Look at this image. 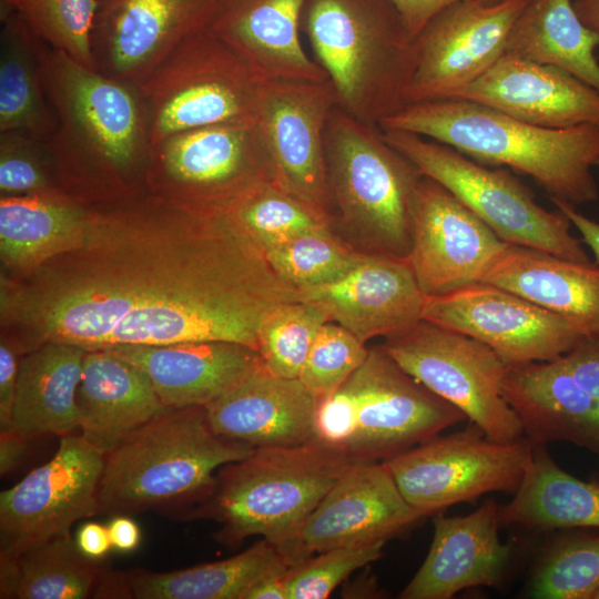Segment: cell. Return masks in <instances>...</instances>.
Here are the masks:
<instances>
[{"mask_svg":"<svg viewBox=\"0 0 599 599\" xmlns=\"http://www.w3.org/2000/svg\"><path fill=\"white\" fill-rule=\"evenodd\" d=\"M599 589V535L555 542L536 567L528 593L537 599H593Z\"/></svg>","mask_w":599,"mask_h":599,"instance_id":"obj_40","label":"cell"},{"mask_svg":"<svg viewBox=\"0 0 599 599\" xmlns=\"http://www.w3.org/2000/svg\"><path fill=\"white\" fill-rule=\"evenodd\" d=\"M99 0H0L49 47L94 69L91 35Z\"/></svg>","mask_w":599,"mask_h":599,"instance_id":"obj_39","label":"cell"},{"mask_svg":"<svg viewBox=\"0 0 599 599\" xmlns=\"http://www.w3.org/2000/svg\"><path fill=\"white\" fill-rule=\"evenodd\" d=\"M104 351L141 369L167 408L206 407L264 365L258 351L222 341L124 345Z\"/></svg>","mask_w":599,"mask_h":599,"instance_id":"obj_24","label":"cell"},{"mask_svg":"<svg viewBox=\"0 0 599 599\" xmlns=\"http://www.w3.org/2000/svg\"><path fill=\"white\" fill-rule=\"evenodd\" d=\"M103 467L104 455L80 434L61 436L48 463L0 494V560L14 559L98 515Z\"/></svg>","mask_w":599,"mask_h":599,"instance_id":"obj_13","label":"cell"},{"mask_svg":"<svg viewBox=\"0 0 599 599\" xmlns=\"http://www.w3.org/2000/svg\"><path fill=\"white\" fill-rule=\"evenodd\" d=\"M77 400L80 435L103 455L167 408L141 369L104 349L87 352Z\"/></svg>","mask_w":599,"mask_h":599,"instance_id":"obj_28","label":"cell"},{"mask_svg":"<svg viewBox=\"0 0 599 599\" xmlns=\"http://www.w3.org/2000/svg\"><path fill=\"white\" fill-rule=\"evenodd\" d=\"M292 566L284 554L263 538L230 558L166 572L131 570L125 573L131 598L243 599L260 580Z\"/></svg>","mask_w":599,"mask_h":599,"instance_id":"obj_33","label":"cell"},{"mask_svg":"<svg viewBox=\"0 0 599 599\" xmlns=\"http://www.w3.org/2000/svg\"><path fill=\"white\" fill-rule=\"evenodd\" d=\"M345 384L357 406L358 428L347 449L354 463L385 461L467 418L380 346L369 349Z\"/></svg>","mask_w":599,"mask_h":599,"instance_id":"obj_14","label":"cell"},{"mask_svg":"<svg viewBox=\"0 0 599 599\" xmlns=\"http://www.w3.org/2000/svg\"><path fill=\"white\" fill-rule=\"evenodd\" d=\"M23 353L12 337L2 335L0 342V430L9 429L17 388L20 356Z\"/></svg>","mask_w":599,"mask_h":599,"instance_id":"obj_46","label":"cell"},{"mask_svg":"<svg viewBox=\"0 0 599 599\" xmlns=\"http://www.w3.org/2000/svg\"><path fill=\"white\" fill-rule=\"evenodd\" d=\"M357 428L356 402L344 383L334 394L318 402L314 416V439L347 454Z\"/></svg>","mask_w":599,"mask_h":599,"instance_id":"obj_45","label":"cell"},{"mask_svg":"<svg viewBox=\"0 0 599 599\" xmlns=\"http://www.w3.org/2000/svg\"><path fill=\"white\" fill-rule=\"evenodd\" d=\"M483 2H486V3H494V2H497L499 0H481Z\"/></svg>","mask_w":599,"mask_h":599,"instance_id":"obj_54","label":"cell"},{"mask_svg":"<svg viewBox=\"0 0 599 599\" xmlns=\"http://www.w3.org/2000/svg\"><path fill=\"white\" fill-rule=\"evenodd\" d=\"M219 0H99L91 35L99 72L140 85L186 37L207 28Z\"/></svg>","mask_w":599,"mask_h":599,"instance_id":"obj_19","label":"cell"},{"mask_svg":"<svg viewBox=\"0 0 599 599\" xmlns=\"http://www.w3.org/2000/svg\"><path fill=\"white\" fill-rule=\"evenodd\" d=\"M422 518L383 461L354 463L304 522L296 545L297 565L331 548L386 542Z\"/></svg>","mask_w":599,"mask_h":599,"instance_id":"obj_20","label":"cell"},{"mask_svg":"<svg viewBox=\"0 0 599 599\" xmlns=\"http://www.w3.org/2000/svg\"><path fill=\"white\" fill-rule=\"evenodd\" d=\"M306 0H219L207 24L264 81L328 80L302 41Z\"/></svg>","mask_w":599,"mask_h":599,"instance_id":"obj_25","label":"cell"},{"mask_svg":"<svg viewBox=\"0 0 599 599\" xmlns=\"http://www.w3.org/2000/svg\"><path fill=\"white\" fill-rule=\"evenodd\" d=\"M224 211L263 252L298 234L329 226L332 219L276 182L254 186Z\"/></svg>","mask_w":599,"mask_h":599,"instance_id":"obj_37","label":"cell"},{"mask_svg":"<svg viewBox=\"0 0 599 599\" xmlns=\"http://www.w3.org/2000/svg\"><path fill=\"white\" fill-rule=\"evenodd\" d=\"M530 0H459L435 14L414 38L415 68L406 103L449 99L505 53L511 27Z\"/></svg>","mask_w":599,"mask_h":599,"instance_id":"obj_15","label":"cell"},{"mask_svg":"<svg viewBox=\"0 0 599 599\" xmlns=\"http://www.w3.org/2000/svg\"><path fill=\"white\" fill-rule=\"evenodd\" d=\"M510 291L599 337V265L508 244L481 280Z\"/></svg>","mask_w":599,"mask_h":599,"instance_id":"obj_29","label":"cell"},{"mask_svg":"<svg viewBox=\"0 0 599 599\" xmlns=\"http://www.w3.org/2000/svg\"><path fill=\"white\" fill-rule=\"evenodd\" d=\"M318 400L300 378L263 365L205 407L212 429L254 448L292 447L314 439Z\"/></svg>","mask_w":599,"mask_h":599,"instance_id":"obj_26","label":"cell"},{"mask_svg":"<svg viewBox=\"0 0 599 599\" xmlns=\"http://www.w3.org/2000/svg\"><path fill=\"white\" fill-rule=\"evenodd\" d=\"M254 447L216 434L205 407L166 408L104 455L99 514L132 515L203 502L215 471Z\"/></svg>","mask_w":599,"mask_h":599,"instance_id":"obj_4","label":"cell"},{"mask_svg":"<svg viewBox=\"0 0 599 599\" xmlns=\"http://www.w3.org/2000/svg\"><path fill=\"white\" fill-rule=\"evenodd\" d=\"M386 542L335 547L291 567L285 577L287 599H325L357 569L382 557Z\"/></svg>","mask_w":599,"mask_h":599,"instance_id":"obj_44","label":"cell"},{"mask_svg":"<svg viewBox=\"0 0 599 599\" xmlns=\"http://www.w3.org/2000/svg\"><path fill=\"white\" fill-rule=\"evenodd\" d=\"M74 539L80 551L95 560L102 559L112 548L108 527L98 522L82 525Z\"/></svg>","mask_w":599,"mask_h":599,"instance_id":"obj_48","label":"cell"},{"mask_svg":"<svg viewBox=\"0 0 599 599\" xmlns=\"http://www.w3.org/2000/svg\"><path fill=\"white\" fill-rule=\"evenodd\" d=\"M598 47L599 35L572 0H530L511 27L506 53L561 68L599 90Z\"/></svg>","mask_w":599,"mask_h":599,"instance_id":"obj_34","label":"cell"},{"mask_svg":"<svg viewBox=\"0 0 599 599\" xmlns=\"http://www.w3.org/2000/svg\"><path fill=\"white\" fill-rule=\"evenodd\" d=\"M554 205L560 210L578 230L583 244H586L595 255L599 265V222L589 219L576 210V206L566 201L550 197Z\"/></svg>","mask_w":599,"mask_h":599,"instance_id":"obj_49","label":"cell"},{"mask_svg":"<svg viewBox=\"0 0 599 599\" xmlns=\"http://www.w3.org/2000/svg\"><path fill=\"white\" fill-rule=\"evenodd\" d=\"M90 205L64 191L1 196L2 266L18 276L71 246Z\"/></svg>","mask_w":599,"mask_h":599,"instance_id":"obj_31","label":"cell"},{"mask_svg":"<svg viewBox=\"0 0 599 599\" xmlns=\"http://www.w3.org/2000/svg\"><path fill=\"white\" fill-rule=\"evenodd\" d=\"M338 104L329 80L265 81L258 122L277 183L315 210L329 215L333 201L325 158V128Z\"/></svg>","mask_w":599,"mask_h":599,"instance_id":"obj_18","label":"cell"},{"mask_svg":"<svg viewBox=\"0 0 599 599\" xmlns=\"http://www.w3.org/2000/svg\"><path fill=\"white\" fill-rule=\"evenodd\" d=\"M580 20L599 35V0H572Z\"/></svg>","mask_w":599,"mask_h":599,"instance_id":"obj_53","label":"cell"},{"mask_svg":"<svg viewBox=\"0 0 599 599\" xmlns=\"http://www.w3.org/2000/svg\"><path fill=\"white\" fill-rule=\"evenodd\" d=\"M276 182L258 120L232 121L175 133L154 144L146 193L197 211H224L248 190Z\"/></svg>","mask_w":599,"mask_h":599,"instance_id":"obj_10","label":"cell"},{"mask_svg":"<svg viewBox=\"0 0 599 599\" xmlns=\"http://www.w3.org/2000/svg\"><path fill=\"white\" fill-rule=\"evenodd\" d=\"M264 254L274 271L297 288L335 283L365 256L336 238L329 226L298 234Z\"/></svg>","mask_w":599,"mask_h":599,"instance_id":"obj_38","label":"cell"},{"mask_svg":"<svg viewBox=\"0 0 599 599\" xmlns=\"http://www.w3.org/2000/svg\"><path fill=\"white\" fill-rule=\"evenodd\" d=\"M596 166H599V161L597 162V165Z\"/></svg>","mask_w":599,"mask_h":599,"instance_id":"obj_56","label":"cell"},{"mask_svg":"<svg viewBox=\"0 0 599 599\" xmlns=\"http://www.w3.org/2000/svg\"><path fill=\"white\" fill-rule=\"evenodd\" d=\"M423 319L486 344L507 365L552 361L586 338L561 316L484 282L426 296Z\"/></svg>","mask_w":599,"mask_h":599,"instance_id":"obj_16","label":"cell"},{"mask_svg":"<svg viewBox=\"0 0 599 599\" xmlns=\"http://www.w3.org/2000/svg\"><path fill=\"white\" fill-rule=\"evenodd\" d=\"M100 560L83 555L70 531L0 560V597L84 599L94 597L106 573Z\"/></svg>","mask_w":599,"mask_h":599,"instance_id":"obj_36","label":"cell"},{"mask_svg":"<svg viewBox=\"0 0 599 599\" xmlns=\"http://www.w3.org/2000/svg\"><path fill=\"white\" fill-rule=\"evenodd\" d=\"M286 572L287 570L260 580L245 592L243 599H287Z\"/></svg>","mask_w":599,"mask_h":599,"instance_id":"obj_52","label":"cell"},{"mask_svg":"<svg viewBox=\"0 0 599 599\" xmlns=\"http://www.w3.org/2000/svg\"><path fill=\"white\" fill-rule=\"evenodd\" d=\"M324 144L333 207L341 221L375 252L406 258L413 202L424 174L384 139L377 124L338 104L328 116Z\"/></svg>","mask_w":599,"mask_h":599,"instance_id":"obj_7","label":"cell"},{"mask_svg":"<svg viewBox=\"0 0 599 599\" xmlns=\"http://www.w3.org/2000/svg\"><path fill=\"white\" fill-rule=\"evenodd\" d=\"M31 439L11 429L0 430V474L12 471L22 460Z\"/></svg>","mask_w":599,"mask_h":599,"instance_id":"obj_51","label":"cell"},{"mask_svg":"<svg viewBox=\"0 0 599 599\" xmlns=\"http://www.w3.org/2000/svg\"><path fill=\"white\" fill-rule=\"evenodd\" d=\"M264 83L209 28L190 34L138 85L152 146L179 132L257 120Z\"/></svg>","mask_w":599,"mask_h":599,"instance_id":"obj_8","label":"cell"},{"mask_svg":"<svg viewBox=\"0 0 599 599\" xmlns=\"http://www.w3.org/2000/svg\"><path fill=\"white\" fill-rule=\"evenodd\" d=\"M0 133L22 131L49 140L57 116L44 85V42L6 6H0Z\"/></svg>","mask_w":599,"mask_h":599,"instance_id":"obj_32","label":"cell"},{"mask_svg":"<svg viewBox=\"0 0 599 599\" xmlns=\"http://www.w3.org/2000/svg\"><path fill=\"white\" fill-rule=\"evenodd\" d=\"M507 245L450 191L423 176L413 202L406 260L426 296L481 282Z\"/></svg>","mask_w":599,"mask_h":599,"instance_id":"obj_17","label":"cell"},{"mask_svg":"<svg viewBox=\"0 0 599 599\" xmlns=\"http://www.w3.org/2000/svg\"><path fill=\"white\" fill-rule=\"evenodd\" d=\"M352 458L315 439L292 447H262L223 466L211 495L194 515L222 524L220 542L251 536L272 541L296 566L300 531Z\"/></svg>","mask_w":599,"mask_h":599,"instance_id":"obj_5","label":"cell"},{"mask_svg":"<svg viewBox=\"0 0 599 599\" xmlns=\"http://www.w3.org/2000/svg\"><path fill=\"white\" fill-rule=\"evenodd\" d=\"M298 301L225 211L149 193L91 204L77 240L2 277L1 322L23 354L48 342L87 351L222 341L258 351L264 321Z\"/></svg>","mask_w":599,"mask_h":599,"instance_id":"obj_1","label":"cell"},{"mask_svg":"<svg viewBox=\"0 0 599 599\" xmlns=\"http://www.w3.org/2000/svg\"><path fill=\"white\" fill-rule=\"evenodd\" d=\"M449 99L478 102L544 128H599V90L561 68L507 53Z\"/></svg>","mask_w":599,"mask_h":599,"instance_id":"obj_22","label":"cell"},{"mask_svg":"<svg viewBox=\"0 0 599 599\" xmlns=\"http://www.w3.org/2000/svg\"><path fill=\"white\" fill-rule=\"evenodd\" d=\"M380 347L410 376L447 400L496 441L522 437L502 396L507 364L486 344L422 319L386 336Z\"/></svg>","mask_w":599,"mask_h":599,"instance_id":"obj_11","label":"cell"},{"mask_svg":"<svg viewBox=\"0 0 599 599\" xmlns=\"http://www.w3.org/2000/svg\"><path fill=\"white\" fill-rule=\"evenodd\" d=\"M593 599H599V589L596 591Z\"/></svg>","mask_w":599,"mask_h":599,"instance_id":"obj_55","label":"cell"},{"mask_svg":"<svg viewBox=\"0 0 599 599\" xmlns=\"http://www.w3.org/2000/svg\"><path fill=\"white\" fill-rule=\"evenodd\" d=\"M429 551L400 599H449L461 590L496 587L511 549L499 537L500 505L486 500L466 516H434Z\"/></svg>","mask_w":599,"mask_h":599,"instance_id":"obj_23","label":"cell"},{"mask_svg":"<svg viewBox=\"0 0 599 599\" xmlns=\"http://www.w3.org/2000/svg\"><path fill=\"white\" fill-rule=\"evenodd\" d=\"M384 139L435 180L508 244L593 264L570 220L556 207L540 206L532 192L507 169L490 170L454 148L422 135L382 130Z\"/></svg>","mask_w":599,"mask_h":599,"instance_id":"obj_9","label":"cell"},{"mask_svg":"<svg viewBox=\"0 0 599 599\" xmlns=\"http://www.w3.org/2000/svg\"><path fill=\"white\" fill-rule=\"evenodd\" d=\"M87 352L80 346L48 342L24 353L9 429L29 439L80 430L77 394Z\"/></svg>","mask_w":599,"mask_h":599,"instance_id":"obj_30","label":"cell"},{"mask_svg":"<svg viewBox=\"0 0 599 599\" xmlns=\"http://www.w3.org/2000/svg\"><path fill=\"white\" fill-rule=\"evenodd\" d=\"M532 458L515 497L500 506L502 526L599 528V480L583 481L564 470L546 445Z\"/></svg>","mask_w":599,"mask_h":599,"instance_id":"obj_35","label":"cell"},{"mask_svg":"<svg viewBox=\"0 0 599 599\" xmlns=\"http://www.w3.org/2000/svg\"><path fill=\"white\" fill-rule=\"evenodd\" d=\"M319 305L294 301L275 309L263 323L258 353L265 368L284 378H298L322 326L329 322Z\"/></svg>","mask_w":599,"mask_h":599,"instance_id":"obj_41","label":"cell"},{"mask_svg":"<svg viewBox=\"0 0 599 599\" xmlns=\"http://www.w3.org/2000/svg\"><path fill=\"white\" fill-rule=\"evenodd\" d=\"M43 78L57 116L48 142L67 193L89 204L145 194L152 144L139 88L47 43Z\"/></svg>","mask_w":599,"mask_h":599,"instance_id":"obj_2","label":"cell"},{"mask_svg":"<svg viewBox=\"0 0 599 599\" xmlns=\"http://www.w3.org/2000/svg\"><path fill=\"white\" fill-rule=\"evenodd\" d=\"M409 34L415 38L439 11L459 0H392Z\"/></svg>","mask_w":599,"mask_h":599,"instance_id":"obj_47","label":"cell"},{"mask_svg":"<svg viewBox=\"0 0 599 599\" xmlns=\"http://www.w3.org/2000/svg\"><path fill=\"white\" fill-rule=\"evenodd\" d=\"M301 27L347 113L378 125L407 104L415 44L392 0H306Z\"/></svg>","mask_w":599,"mask_h":599,"instance_id":"obj_6","label":"cell"},{"mask_svg":"<svg viewBox=\"0 0 599 599\" xmlns=\"http://www.w3.org/2000/svg\"><path fill=\"white\" fill-rule=\"evenodd\" d=\"M297 295L322 306L363 343L417 324L426 298L407 260L379 252L365 254L342 280L297 288Z\"/></svg>","mask_w":599,"mask_h":599,"instance_id":"obj_21","label":"cell"},{"mask_svg":"<svg viewBox=\"0 0 599 599\" xmlns=\"http://www.w3.org/2000/svg\"><path fill=\"white\" fill-rule=\"evenodd\" d=\"M378 126L449 145L483 165L509 167L531 177L549 199L575 206L599 199L591 172L599 161L598 126H538L464 99L406 104Z\"/></svg>","mask_w":599,"mask_h":599,"instance_id":"obj_3","label":"cell"},{"mask_svg":"<svg viewBox=\"0 0 599 599\" xmlns=\"http://www.w3.org/2000/svg\"><path fill=\"white\" fill-rule=\"evenodd\" d=\"M532 451L526 437L496 441L470 422L383 463L407 502L426 517L484 494L516 491Z\"/></svg>","mask_w":599,"mask_h":599,"instance_id":"obj_12","label":"cell"},{"mask_svg":"<svg viewBox=\"0 0 599 599\" xmlns=\"http://www.w3.org/2000/svg\"><path fill=\"white\" fill-rule=\"evenodd\" d=\"M112 548L119 551H132L141 541V531L138 524L128 515H116L106 526Z\"/></svg>","mask_w":599,"mask_h":599,"instance_id":"obj_50","label":"cell"},{"mask_svg":"<svg viewBox=\"0 0 599 599\" xmlns=\"http://www.w3.org/2000/svg\"><path fill=\"white\" fill-rule=\"evenodd\" d=\"M48 140L22 131L0 133L1 196L63 191Z\"/></svg>","mask_w":599,"mask_h":599,"instance_id":"obj_42","label":"cell"},{"mask_svg":"<svg viewBox=\"0 0 599 599\" xmlns=\"http://www.w3.org/2000/svg\"><path fill=\"white\" fill-rule=\"evenodd\" d=\"M501 390L532 445L567 441L599 456V408L561 356L508 365Z\"/></svg>","mask_w":599,"mask_h":599,"instance_id":"obj_27","label":"cell"},{"mask_svg":"<svg viewBox=\"0 0 599 599\" xmlns=\"http://www.w3.org/2000/svg\"><path fill=\"white\" fill-rule=\"evenodd\" d=\"M368 352L365 343L329 321L319 329L298 378L319 402L334 394L363 365Z\"/></svg>","mask_w":599,"mask_h":599,"instance_id":"obj_43","label":"cell"}]
</instances>
